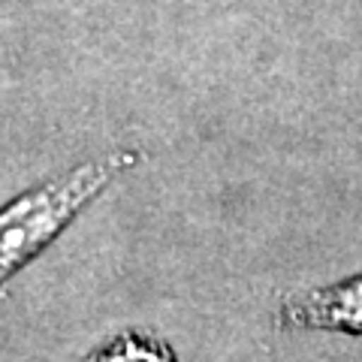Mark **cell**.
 <instances>
[{"label":"cell","instance_id":"obj_1","mask_svg":"<svg viewBox=\"0 0 362 362\" xmlns=\"http://www.w3.org/2000/svg\"><path fill=\"white\" fill-rule=\"evenodd\" d=\"M139 160L142 154L133 148L112 151L9 199L0 209V290Z\"/></svg>","mask_w":362,"mask_h":362},{"label":"cell","instance_id":"obj_2","mask_svg":"<svg viewBox=\"0 0 362 362\" xmlns=\"http://www.w3.org/2000/svg\"><path fill=\"white\" fill-rule=\"evenodd\" d=\"M281 329H326L362 338V272L326 287L287 296L278 308Z\"/></svg>","mask_w":362,"mask_h":362},{"label":"cell","instance_id":"obj_3","mask_svg":"<svg viewBox=\"0 0 362 362\" xmlns=\"http://www.w3.org/2000/svg\"><path fill=\"white\" fill-rule=\"evenodd\" d=\"M85 362H178L166 341L142 332H121L100 344Z\"/></svg>","mask_w":362,"mask_h":362}]
</instances>
